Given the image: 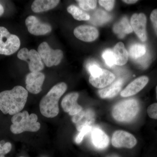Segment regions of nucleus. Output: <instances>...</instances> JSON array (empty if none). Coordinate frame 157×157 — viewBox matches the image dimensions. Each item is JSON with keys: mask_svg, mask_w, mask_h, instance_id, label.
Listing matches in <instances>:
<instances>
[{"mask_svg": "<svg viewBox=\"0 0 157 157\" xmlns=\"http://www.w3.org/2000/svg\"><path fill=\"white\" fill-rule=\"evenodd\" d=\"M79 94L77 92L69 93L62 100L61 106L65 112L69 115H76L82 110V107L77 103Z\"/></svg>", "mask_w": 157, "mask_h": 157, "instance_id": "obj_12", "label": "nucleus"}, {"mask_svg": "<svg viewBox=\"0 0 157 157\" xmlns=\"http://www.w3.org/2000/svg\"><path fill=\"white\" fill-rule=\"evenodd\" d=\"M79 7L83 10L89 11L95 9L98 1L94 0H78L76 1Z\"/></svg>", "mask_w": 157, "mask_h": 157, "instance_id": "obj_25", "label": "nucleus"}, {"mask_svg": "<svg viewBox=\"0 0 157 157\" xmlns=\"http://www.w3.org/2000/svg\"><path fill=\"white\" fill-rule=\"evenodd\" d=\"M95 16V23L97 25H102L107 22L109 20V16L106 12L102 10H98L96 12Z\"/></svg>", "mask_w": 157, "mask_h": 157, "instance_id": "obj_27", "label": "nucleus"}, {"mask_svg": "<svg viewBox=\"0 0 157 157\" xmlns=\"http://www.w3.org/2000/svg\"><path fill=\"white\" fill-rule=\"evenodd\" d=\"M102 57L105 63L109 67H112L115 64V60L113 51L110 49L104 51L102 53Z\"/></svg>", "mask_w": 157, "mask_h": 157, "instance_id": "obj_24", "label": "nucleus"}, {"mask_svg": "<svg viewBox=\"0 0 157 157\" xmlns=\"http://www.w3.org/2000/svg\"><path fill=\"white\" fill-rule=\"evenodd\" d=\"M45 79V76L40 72H31L26 77V90L32 94H39L42 90V86Z\"/></svg>", "mask_w": 157, "mask_h": 157, "instance_id": "obj_11", "label": "nucleus"}, {"mask_svg": "<svg viewBox=\"0 0 157 157\" xmlns=\"http://www.w3.org/2000/svg\"><path fill=\"white\" fill-rule=\"evenodd\" d=\"M12 145L10 142L5 143L4 141L0 142V157H5V155L11 151Z\"/></svg>", "mask_w": 157, "mask_h": 157, "instance_id": "obj_28", "label": "nucleus"}, {"mask_svg": "<svg viewBox=\"0 0 157 157\" xmlns=\"http://www.w3.org/2000/svg\"><path fill=\"white\" fill-rule=\"evenodd\" d=\"M73 33L77 39L86 42L95 41L99 36L98 29L90 25L78 26L74 30Z\"/></svg>", "mask_w": 157, "mask_h": 157, "instance_id": "obj_14", "label": "nucleus"}, {"mask_svg": "<svg viewBox=\"0 0 157 157\" xmlns=\"http://www.w3.org/2000/svg\"><path fill=\"white\" fill-rule=\"evenodd\" d=\"M146 24V16L143 13H135L131 17V25L133 30L142 42H145L147 39Z\"/></svg>", "mask_w": 157, "mask_h": 157, "instance_id": "obj_9", "label": "nucleus"}, {"mask_svg": "<svg viewBox=\"0 0 157 157\" xmlns=\"http://www.w3.org/2000/svg\"></svg>", "mask_w": 157, "mask_h": 157, "instance_id": "obj_37", "label": "nucleus"}, {"mask_svg": "<svg viewBox=\"0 0 157 157\" xmlns=\"http://www.w3.org/2000/svg\"><path fill=\"white\" fill-rule=\"evenodd\" d=\"M109 157H118L117 156H109Z\"/></svg>", "mask_w": 157, "mask_h": 157, "instance_id": "obj_36", "label": "nucleus"}, {"mask_svg": "<svg viewBox=\"0 0 157 157\" xmlns=\"http://www.w3.org/2000/svg\"><path fill=\"white\" fill-rule=\"evenodd\" d=\"M149 81L146 76H141L135 79L122 91L121 95L124 98L135 95L146 86Z\"/></svg>", "mask_w": 157, "mask_h": 157, "instance_id": "obj_16", "label": "nucleus"}, {"mask_svg": "<svg viewBox=\"0 0 157 157\" xmlns=\"http://www.w3.org/2000/svg\"><path fill=\"white\" fill-rule=\"evenodd\" d=\"M92 130V126H87L83 128L79 132L75 138V142L76 144H80L83 140V137Z\"/></svg>", "mask_w": 157, "mask_h": 157, "instance_id": "obj_29", "label": "nucleus"}, {"mask_svg": "<svg viewBox=\"0 0 157 157\" xmlns=\"http://www.w3.org/2000/svg\"><path fill=\"white\" fill-rule=\"evenodd\" d=\"M17 56L20 59L28 63L31 72H40L44 67L40 54L35 49L29 50L27 48H22L18 52Z\"/></svg>", "mask_w": 157, "mask_h": 157, "instance_id": "obj_7", "label": "nucleus"}, {"mask_svg": "<svg viewBox=\"0 0 157 157\" xmlns=\"http://www.w3.org/2000/svg\"><path fill=\"white\" fill-rule=\"evenodd\" d=\"M38 119V116L35 113L29 114L26 110L20 112L12 117L10 130L14 134L25 132H38L41 127Z\"/></svg>", "mask_w": 157, "mask_h": 157, "instance_id": "obj_3", "label": "nucleus"}, {"mask_svg": "<svg viewBox=\"0 0 157 157\" xmlns=\"http://www.w3.org/2000/svg\"><path fill=\"white\" fill-rule=\"evenodd\" d=\"M147 113L150 117L157 119V103L150 105L147 108Z\"/></svg>", "mask_w": 157, "mask_h": 157, "instance_id": "obj_31", "label": "nucleus"}, {"mask_svg": "<svg viewBox=\"0 0 157 157\" xmlns=\"http://www.w3.org/2000/svg\"><path fill=\"white\" fill-rule=\"evenodd\" d=\"M140 108L139 102L136 99L124 100L118 103L113 108L112 116L119 122H130L138 115Z\"/></svg>", "mask_w": 157, "mask_h": 157, "instance_id": "obj_4", "label": "nucleus"}, {"mask_svg": "<svg viewBox=\"0 0 157 157\" xmlns=\"http://www.w3.org/2000/svg\"><path fill=\"white\" fill-rule=\"evenodd\" d=\"M91 139L94 146L99 149L106 148L109 145V137L105 132L98 128H95L92 131Z\"/></svg>", "mask_w": 157, "mask_h": 157, "instance_id": "obj_17", "label": "nucleus"}, {"mask_svg": "<svg viewBox=\"0 0 157 157\" xmlns=\"http://www.w3.org/2000/svg\"><path fill=\"white\" fill-rule=\"evenodd\" d=\"M111 143L117 148H132L136 145L137 140L134 135L122 130L115 131L113 134Z\"/></svg>", "mask_w": 157, "mask_h": 157, "instance_id": "obj_8", "label": "nucleus"}, {"mask_svg": "<svg viewBox=\"0 0 157 157\" xmlns=\"http://www.w3.org/2000/svg\"><path fill=\"white\" fill-rule=\"evenodd\" d=\"M72 121L76 124L77 131H80L86 127L92 126L95 121V113L90 109H86L80 111L73 116Z\"/></svg>", "mask_w": 157, "mask_h": 157, "instance_id": "obj_13", "label": "nucleus"}, {"mask_svg": "<svg viewBox=\"0 0 157 157\" xmlns=\"http://www.w3.org/2000/svg\"><path fill=\"white\" fill-rule=\"evenodd\" d=\"M113 54L115 60V65L123 66L125 64L128 59V53L125 48L124 43L118 42L113 48Z\"/></svg>", "mask_w": 157, "mask_h": 157, "instance_id": "obj_20", "label": "nucleus"}, {"mask_svg": "<svg viewBox=\"0 0 157 157\" xmlns=\"http://www.w3.org/2000/svg\"><path fill=\"white\" fill-rule=\"evenodd\" d=\"M20 40L16 35L10 33L7 29L0 26V54L9 56L20 47Z\"/></svg>", "mask_w": 157, "mask_h": 157, "instance_id": "obj_5", "label": "nucleus"}, {"mask_svg": "<svg viewBox=\"0 0 157 157\" xmlns=\"http://www.w3.org/2000/svg\"><path fill=\"white\" fill-rule=\"evenodd\" d=\"M4 12V9L3 6L0 4V16H2Z\"/></svg>", "mask_w": 157, "mask_h": 157, "instance_id": "obj_34", "label": "nucleus"}, {"mask_svg": "<svg viewBox=\"0 0 157 157\" xmlns=\"http://www.w3.org/2000/svg\"><path fill=\"white\" fill-rule=\"evenodd\" d=\"M123 2L128 4H133L137 2H138V1H136V0H125V1H123Z\"/></svg>", "mask_w": 157, "mask_h": 157, "instance_id": "obj_33", "label": "nucleus"}, {"mask_svg": "<svg viewBox=\"0 0 157 157\" xmlns=\"http://www.w3.org/2000/svg\"><path fill=\"white\" fill-rule=\"evenodd\" d=\"M86 68L90 74V76L96 77L100 75L102 72L103 69L100 67L99 65L95 62L89 63L86 66Z\"/></svg>", "mask_w": 157, "mask_h": 157, "instance_id": "obj_26", "label": "nucleus"}, {"mask_svg": "<svg viewBox=\"0 0 157 157\" xmlns=\"http://www.w3.org/2000/svg\"><path fill=\"white\" fill-rule=\"evenodd\" d=\"M115 79V76L109 70L103 69L102 73L96 77L90 76L89 81L94 87L103 88L112 84Z\"/></svg>", "mask_w": 157, "mask_h": 157, "instance_id": "obj_15", "label": "nucleus"}, {"mask_svg": "<svg viewBox=\"0 0 157 157\" xmlns=\"http://www.w3.org/2000/svg\"><path fill=\"white\" fill-rule=\"evenodd\" d=\"M113 29L115 34L121 38L124 36L126 34L131 33L133 32L131 23L126 17H124L119 22L115 24Z\"/></svg>", "mask_w": 157, "mask_h": 157, "instance_id": "obj_21", "label": "nucleus"}, {"mask_svg": "<svg viewBox=\"0 0 157 157\" xmlns=\"http://www.w3.org/2000/svg\"><path fill=\"white\" fill-rule=\"evenodd\" d=\"M129 54L132 58L136 60L145 55L146 48L143 44L135 43L133 44L129 48Z\"/></svg>", "mask_w": 157, "mask_h": 157, "instance_id": "obj_22", "label": "nucleus"}, {"mask_svg": "<svg viewBox=\"0 0 157 157\" xmlns=\"http://www.w3.org/2000/svg\"><path fill=\"white\" fill-rule=\"evenodd\" d=\"M28 97V92L21 86L3 91L0 93V110L5 114H17L24 108Z\"/></svg>", "mask_w": 157, "mask_h": 157, "instance_id": "obj_1", "label": "nucleus"}, {"mask_svg": "<svg viewBox=\"0 0 157 157\" xmlns=\"http://www.w3.org/2000/svg\"><path fill=\"white\" fill-rule=\"evenodd\" d=\"M59 0H36L31 6L32 11L40 13L55 8L59 3Z\"/></svg>", "mask_w": 157, "mask_h": 157, "instance_id": "obj_19", "label": "nucleus"}, {"mask_svg": "<svg viewBox=\"0 0 157 157\" xmlns=\"http://www.w3.org/2000/svg\"><path fill=\"white\" fill-rule=\"evenodd\" d=\"M67 89L64 82H60L51 89L41 99L39 108L41 114L47 118H54L59 114V101Z\"/></svg>", "mask_w": 157, "mask_h": 157, "instance_id": "obj_2", "label": "nucleus"}, {"mask_svg": "<svg viewBox=\"0 0 157 157\" xmlns=\"http://www.w3.org/2000/svg\"><path fill=\"white\" fill-rule=\"evenodd\" d=\"M68 12L72 14L74 19L78 21H87L90 19L89 14L74 5L69 6L67 9Z\"/></svg>", "mask_w": 157, "mask_h": 157, "instance_id": "obj_23", "label": "nucleus"}, {"mask_svg": "<svg viewBox=\"0 0 157 157\" xmlns=\"http://www.w3.org/2000/svg\"><path fill=\"white\" fill-rule=\"evenodd\" d=\"M123 84V80L121 78H119L113 82L108 87L100 90L98 94L102 99L113 98L120 92Z\"/></svg>", "mask_w": 157, "mask_h": 157, "instance_id": "obj_18", "label": "nucleus"}, {"mask_svg": "<svg viewBox=\"0 0 157 157\" xmlns=\"http://www.w3.org/2000/svg\"><path fill=\"white\" fill-rule=\"evenodd\" d=\"M25 24L29 33L35 36H43L52 31L51 25L41 22L34 16H29L26 19Z\"/></svg>", "mask_w": 157, "mask_h": 157, "instance_id": "obj_10", "label": "nucleus"}, {"mask_svg": "<svg viewBox=\"0 0 157 157\" xmlns=\"http://www.w3.org/2000/svg\"><path fill=\"white\" fill-rule=\"evenodd\" d=\"M156 98L157 99V86L156 87Z\"/></svg>", "mask_w": 157, "mask_h": 157, "instance_id": "obj_35", "label": "nucleus"}, {"mask_svg": "<svg viewBox=\"0 0 157 157\" xmlns=\"http://www.w3.org/2000/svg\"><path fill=\"white\" fill-rule=\"evenodd\" d=\"M38 51L42 60L48 67L58 65L63 57L61 50L52 49L46 42L41 43Z\"/></svg>", "mask_w": 157, "mask_h": 157, "instance_id": "obj_6", "label": "nucleus"}, {"mask_svg": "<svg viewBox=\"0 0 157 157\" xmlns=\"http://www.w3.org/2000/svg\"><path fill=\"white\" fill-rule=\"evenodd\" d=\"M150 19L157 36V9H155L152 11L150 15Z\"/></svg>", "mask_w": 157, "mask_h": 157, "instance_id": "obj_32", "label": "nucleus"}, {"mask_svg": "<svg viewBox=\"0 0 157 157\" xmlns=\"http://www.w3.org/2000/svg\"><path fill=\"white\" fill-rule=\"evenodd\" d=\"M99 4L105 8L106 10L110 11L114 7L115 1L113 0H100L98 1Z\"/></svg>", "mask_w": 157, "mask_h": 157, "instance_id": "obj_30", "label": "nucleus"}]
</instances>
